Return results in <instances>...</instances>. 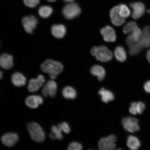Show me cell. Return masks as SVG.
Segmentation results:
<instances>
[{"mask_svg":"<svg viewBox=\"0 0 150 150\" xmlns=\"http://www.w3.org/2000/svg\"><path fill=\"white\" fill-rule=\"evenodd\" d=\"M41 68L43 72L48 73L50 78L53 80L62 72L63 66L59 62L49 59L42 64Z\"/></svg>","mask_w":150,"mask_h":150,"instance_id":"6da1fadb","label":"cell"},{"mask_svg":"<svg viewBox=\"0 0 150 150\" xmlns=\"http://www.w3.org/2000/svg\"><path fill=\"white\" fill-rule=\"evenodd\" d=\"M91 53L97 60L102 62L111 60L113 56L112 52L104 46L93 47L91 50Z\"/></svg>","mask_w":150,"mask_h":150,"instance_id":"7a4b0ae2","label":"cell"},{"mask_svg":"<svg viewBox=\"0 0 150 150\" xmlns=\"http://www.w3.org/2000/svg\"><path fill=\"white\" fill-rule=\"evenodd\" d=\"M28 129L32 139L38 142L44 141L45 137V134L38 124L35 122L30 123L28 125Z\"/></svg>","mask_w":150,"mask_h":150,"instance_id":"3957f363","label":"cell"},{"mask_svg":"<svg viewBox=\"0 0 150 150\" xmlns=\"http://www.w3.org/2000/svg\"><path fill=\"white\" fill-rule=\"evenodd\" d=\"M81 9L76 3L71 2L67 4L63 7L62 13L64 16L67 20H72L79 16Z\"/></svg>","mask_w":150,"mask_h":150,"instance_id":"277c9868","label":"cell"},{"mask_svg":"<svg viewBox=\"0 0 150 150\" xmlns=\"http://www.w3.org/2000/svg\"><path fill=\"white\" fill-rule=\"evenodd\" d=\"M117 137L114 134L101 138L98 142V148L100 150H112L116 147Z\"/></svg>","mask_w":150,"mask_h":150,"instance_id":"5b68a950","label":"cell"},{"mask_svg":"<svg viewBox=\"0 0 150 150\" xmlns=\"http://www.w3.org/2000/svg\"><path fill=\"white\" fill-rule=\"evenodd\" d=\"M122 123L125 130L131 133L137 132L139 130L138 121L136 118L127 117L123 118Z\"/></svg>","mask_w":150,"mask_h":150,"instance_id":"8992f818","label":"cell"},{"mask_svg":"<svg viewBox=\"0 0 150 150\" xmlns=\"http://www.w3.org/2000/svg\"><path fill=\"white\" fill-rule=\"evenodd\" d=\"M22 23L26 32L32 34L38 24V21L33 16H26L22 18Z\"/></svg>","mask_w":150,"mask_h":150,"instance_id":"52a82bcc","label":"cell"},{"mask_svg":"<svg viewBox=\"0 0 150 150\" xmlns=\"http://www.w3.org/2000/svg\"><path fill=\"white\" fill-rule=\"evenodd\" d=\"M57 84L53 80H49L43 86L42 93L44 97L50 96L54 97L55 96L57 90Z\"/></svg>","mask_w":150,"mask_h":150,"instance_id":"ba28073f","label":"cell"},{"mask_svg":"<svg viewBox=\"0 0 150 150\" xmlns=\"http://www.w3.org/2000/svg\"><path fill=\"white\" fill-rule=\"evenodd\" d=\"M45 81V79L42 75H39L36 78L30 80L28 84V91L30 92H35L38 91Z\"/></svg>","mask_w":150,"mask_h":150,"instance_id":"9c48e42d","label":"cell"},{"mask_svg":"<svg viewBox=\"0 0 150 150\" xmlns=\"http://www.w3.org/2000/svg\"><path fill=\"white\" fill-rule=\"evenodd\" d=\"M110 17L112 23L116 26L122 25L125 21V18L122 17L119 13V6L112 7L110 11Z\"/></svg>","mask_w":150,"mask_h":150,"instance_id":"30bf717a","label":"cell"},{"mask_svg":"<svg viewBox=\"0 0 150 150\" xmlns=\"http://www.w3.org/2000/svg\"><path fill=\"white\" fill-rule=\"evenodd\" d=\"M100 33L106 42H114L117 39L115 32L110 26L107 25L100 30Z\"/></svg>","mask_w":150,"mask_h":150,"instance_id":"8fae6325","label":"cell"},{"mask_svg":"<svg viewBox=\"0 0 150 150\" xmlns=\"http://www.w3.org/2000/svg\"><path fill=\"white\" fill-rule=\"evenodd\" d=\"M130 7L132 9V18L137 20L143 16L145 12V7L141 2H135L131 3Z\"/></svg>","mask_w":150,"mask_h":150,"instance_id":"7c38bea8","label":"cell"},{"mask_svg":"<svg viewBox=\"0 0 150 150\" xmlns=\"http://www.w3.org/2000/svg\"><path fill=\"white\" fill-rule=\"evenodd\" d=\"M126 43L129 47V54L131 55H136L142 50V47L139 42H134L129 35L126 38Z\"/></svg>","mask_w":150,"mask_h":150,"instance_id":"4fadbf2b","label":"cell"},{"mask_svg":"<svg viewBox=\"0 0 150 150\" xmlns=\"http://www.w3.org/2000/svg\"><path fill=\"white\" fill-rule=\"evenodd\" d=\"M26 105L30 108H37L39 105L44 102V99L40 96L33 95L30 96L26 98L25 100Z\"/></svg>","mask_w":150,"mask_h":150,"instance_id":"5bb4252c","label":"cell"},{"mask_svg":"<svg viewBox=\"0 0 150 150\" xmlns=\"http://www.w3.org/2000/svg\"><path fill=\"white\" fill-rule=\"evenodd\" d=\"M18 134L14 133H8L1 137L2 142L5 146L8 147H12L18 141Z\"/></svg>","mask_w":150,"mask_h":150,"instance_id":"9a60e30c","label":"cell"},{"mask_svg":"<svg viewBox=\"0 0 150 150\" xmlns=\"http://www.w3.org/2000/svg\"><path fill=\"white\" fill-rule=\"evenodd\" d=\"M0 66L5 70H9L13 66V56L7 53H4L0 56Z\"/></svg>","mask_w":150,"mask_h":150,"instance_id":"2e32d148","label":"cell"},{"mask_svg":"<svg viewBox=\"0 0 150 150\" xmlns=\"http://www.w3.org/2000/svg\"><path fill=\"white\" fill-rule=\"evenodd\" d=\"M142 48L150 47V26H146L142 31V35L139 42Z\"/></svg>","mask_w":150,"mask_h":150,"instance_id":"e0dca14e","label":"cell"},{"mask_svg":"<svg viewBox=\"0 0 150 150\" xmlns=\"http://www.w3.org/2000/svg\"><path fill=\"white\" fill-rule=\"evenodd\" d=\"M11 81L15 86L20 87L25 85L27 83V79L21 73L16 72L12 74L11 77Z\"/></svg>","mask_w":150,"mask_h":150,"instance_id":"ac0fdd59","label":"cell"},{"mask_svg":"<svg viewBox=\"0 0 150 150\" xmlns=\"http://www.w3.org/2000/svg\"><path fill=\"white\" fill-rule=\"evenodd\" d=\"M66 31V28L63 24H55L51 28L52 34L58 39L63 38L65 36Z\"/></svg>","mask_w":150,"mask_h":150,"instance_id":"d6986e66","label":"cell"},{"mask_svg":"<svg viewBox=\"0 0 150 150\" xmlns=\"http://www.w3.org/2000/svg\"><path fill=\"white\" fill-rule=\"evenodd\" d=\"M91 74L96 76L99 81L104 80L105 76L106 71L104 67L99 65H94L91 69Z\"/></svg>","mask_w":150,"mask_h":150,"instance_id":"ffe728a7","label":"cell"},{"mask_svg":"<svg viewBox=\"0 0 150 150\" xmlns=\"http://www.w3.org/2000/svg\"><path fill=\"white\" fill-rule=\"evenodd\" d=\"M114 55L115 59L118 61L123 62L126 60V52L124 48L122 46H118L115 48Z\"/></svg>","mask_w":150,"mask_h":150,"instance_id":"44dd1931","label":"cell"},{"mask_svg":"<svg viewBox=\"0 0 150 150\" xmlns=\"http://www.w3.org/2000/svg\"><path fill=\"white\" fill-rule=\"evenodd\" d=\"M127 145L129 149L133 150H137L140 147V142L136 137L130 135L127 137Z\"/></svg>","mask_w":150,"mask_h":150,"instance_id":"7402d4cb","label":"cell"},{"mask_svg":"<svg viewBox=\"0 0 150 150\" xmlns=\"http://www.w3.org/2000/svg\"><path fill=\"white\" fill-rule=\"evenodd\" d=\"M98 93L101 96V99L103 102L107 103L110 101L113 100L114 96L113 93L108 90L102 88L98 91Z\"/></svg>","mask_w":150,"mask_h":150,"instance_id":"603a6c76","label":"cell"},{"mask_svg":"<svg viewBox=\"0 0 150 150\" xmlns=\"http://www.w3.org/2000/svg\"><path fill=\"white\" fill-rule=\"evenodd\" d=\"M62 93L63 97L67 99H74L76 96V91L71 86H66L62 90Z\"/></svg>","mask_w":150,"mask_h":150,"instance_id":"cb8c5ba5","label":"cell"},{"mask_svg":"<svg viewBox=\"0 0 150 150\" xmlns=\"http://www.w3.org/2000/svg\"><path fill=\"white\" fill-rule=\"evenodd\" d=\"M53 11L51 7L48 5H44L39 8L38 13L42 18H47L51 16Z\"/></svg>","mask_w":150,"mask_h":150,"instance_id":"d4e9b609","label":"cell"},{"mask_svg":"<svg viewBox=\"0 0 150 150\" xmlns=\"http://www.w3.org/2000/svg\"><path fill=\"white\" fill-rule=\"evenodd\" d=\"M52 132L50 134V137L53 139H57L61 140L63 139L62 134V131L57 126L53 125L51 127Z\"/></svg>","mask_w":150,"mask_h":150,"instance_id":"484cf974","label":"cell"},{"mask_svg":"<svg viewBox=\"0 0 150 150\" xmlns=\"http://www.w3.org/2000/svg\"><path fill=\"white\" fill-rule=\"evenodd\" d=\"M119 13L122 17L125 18L130 16V10L127 5L121 4L119 5Z\"/></svg>","mask_w":150,"mask_h":150,"instance_id":"4316f807","label":"cell"},{"mask_svg":"<svg viewBox=\"0 0 150 150\" xmlns=\"http://www.w3.org/2000/svg\"><path fill=\"white\" fill-rule=\"evenodd\" d=\"M138 26L135 22L134 21L129 22L124 27L123 31L125 34L131 33L138 28Z\"/></svg>","mask_w":150,"mask_h":150,"instance_id":"83f0119b","label":"cell"},{"mask_svg":"<svg viewBox=\"0 0 150 150\" xmlns=\"http://www.w3.org/2000/svg\"><path fill=\"white\" fill-rule=\"evenodd\" d=\"M142 35V31L139 27L129 35L133 41L134 42H139Z\"/></svg>","mask_w":150,"mask_h":150,"instance_id":"f1b7e54d","label":"cell"},{"mask_svg":"<svg viewBox=\"0 0 150 150\" xmlns=\"http://www.w3.org/2000/svg\"><path fill=\"white\" fill-rule=\"evenodd\" d=\"M24 4L29 8H34L37 7L40 2V0H23Z\"/></svg>","mask_w":150,"mask_h":150,"instance_id":"f546056e","label":"cell"},{"mask_svg":"<svg viewBox=\"0 0 150 150\" xmlns=\"http://www.w3.org/2000/svg\"><path fill=\"white\" fill-rule=\"evenodd\" d=\"M82 146L81 144L77 142H72L69 144L67 148L69 150H81Z\"/></svg>","mask_w":150,"mask_h":150,"instance_id":"4dcf8cb0","label":"cell"},{"mask_svg":"<svg viewBox=\"0 0 150 150\" xmlns=\"http://www.w3.org/2000/svg\"><path fill=\"white\" fill-rule=\"evenodd\" d=\"M57 126L59 127L63 132L65 134H69L70 132V128L68 124L66 122L59 123Z\"/></svg>","mask_w":150,"mask_h":150,"instance_id":"1f68e13d","label":"cell"},{"mask_svg":"<svg viewBox=\"0 0 150 150\" xmlns=\"http://www.w3.org/2000/svg\"><path fill=\"white\" fill-rule=\"evenodd\" d=\"M145 105L143 103L141 102L136 103L137 110L138 114H142L145 110Z\"/></svg>","mask_w":150,"mask_h":150,"instance_id":"d6a6232c","label":"cell"},{"mask_svg":"<svg viewBox=\"0 0 150 150\" xmlns=\"http://www.w3.org/2000/svg\"><path fill=\"white\" fill-rule=\"evenodd\" d=\"M129 112L133 115L137 114L136 108V103L134 102L131 103V106L129 109Z\"/></svg>","mask_w":150,"mask_h":150,"instance_id":"836d02e7","label":"cell"},{"mask_svg":"<svg viewBox=\"0 0 150 150\" xmlns=\"http://www.w3.org/2000/svg\"><path fill=\"white\" fill-rule=\"evenodd\" d=\"M145 91L148 93H150V80L146 82L144 85Z\"/></svg>","mask_w":150,"mask_h":150,"instance_id":"e575fe53","label":"cell"},{"mask_svg":"<svg viewBox=\"0 0 150 150\" xmlns=\"http://www.w3.org/2000/svg\"><path fill=\"white\" fill-rule=\"evenodd\" d=\"M146 57H147L148 61H149V63H150V49L149 50H148L147 52V55H146Z\"/></svg>","mask_w":150,"mask_h":150,"instance_id":"d590c367","label":"cell"},{"mask_svg":"<svg viewBox=\"0 0 150 150\" xmlns=\"http://www.w3.org/2000/svg\"><path fill=\"white\" fill-rule=\"evenodd\" d=\"M65 2L70 3L71 2H73L74 1V0H63Z\"/></svg>","mask_w":150,"mask_h":150,"instance_id":"8d00e7d4","label":"cell"},{"mask_svg":"<svg viewBox=\"0 0 150 150\" xmlns=\"http://www.w3.org/2000/svg\"><path fill=\"white\" fill-rule=\"evenodd\" d=\"M3 74L1 71H0V80L3 78Z\"/></svg>","mask_w":150,"mask_h":150,"instance_id":"74e56055","label":"cell"},{"mask_svg":"<svg viewBox=\"0 0 150 150\" xmlns=\"http://www.w3.org/2000/svg\"><path fill=\"white\" fill-rule=\"evenodd\" d=\"M46 1L50 2H54L55 1L57 0H46Z\"/></svg>","mask_w":150,"mask_h":150,"instance_id":"f35d334b","label":"cell"}]
</instances>
